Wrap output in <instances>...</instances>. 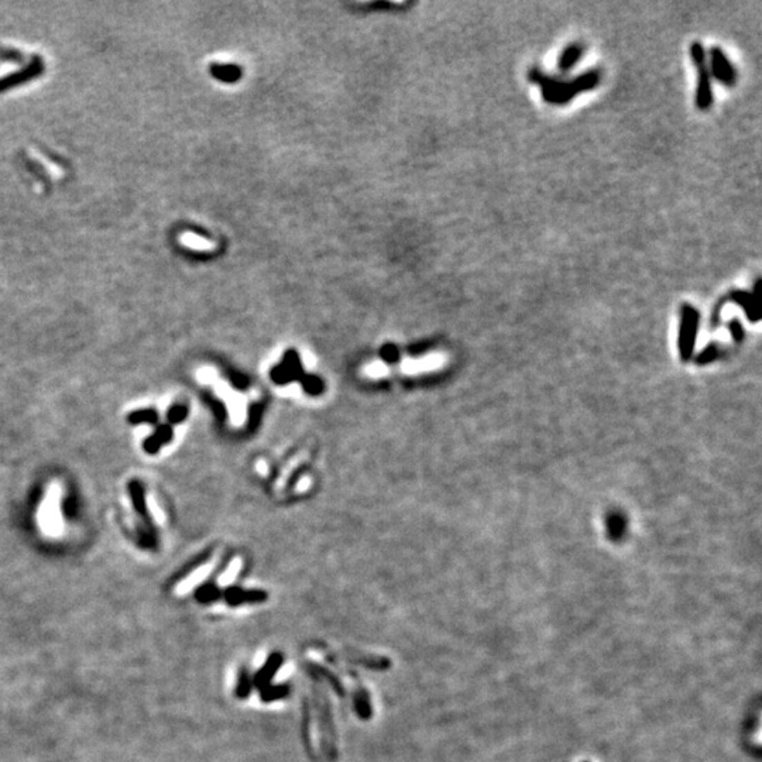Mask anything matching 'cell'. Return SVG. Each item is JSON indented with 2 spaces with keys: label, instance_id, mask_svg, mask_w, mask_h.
Here are the masks:
<instances>
[{
  "label": "cell",
  "instance_id": "obj_10",
  "mask_svg": "<svg viewBox=\"0 0 762 762\" xmlns=\"http://www.w3.org/2000/svg\"><path fill=\"white\" fill-rule=\"evenodd\" d=\"M185 414V408H175L173 412H171V420H178L181 418L182 416Z\"/></svg>",
  "mask_w": 762,
  "mask_h": 762
},
{
  "label": "cell",
  "instance_id": "obj_7",
  "mask_svg": "<svg viewBox=\"0 0 762 762\" xmlns=\"http://www.w3.org/2000/svg\"><path fill=\"white\" fill-rule=\"evenodd\" d=\"M728 300L733 301L737 305H740L745 311L747 316L750 318L751 321H754V322L758 321V318H759V298L758 297H755L754 294H751L748 291L736 290V291H732L727 295L725 301H728Z\"/></svg>",
  "mask_w": 762,
  "mask_h": 762
},
{
  "label": "cell",
  "instance_id": "obj_5",
  "mask_svg": "<svg viewBox=\"0 0 762 762\" xmlns=\"http://www.w3.org/2000/svg\"><path fill=\"white\" fill-rule=\"evenodd\" d=\"M681 349L685 356L689 355L692 344L694 342V335L698 324V312L689 304H685L681 311Z\"/></svg>",
  "mask_w": 762,
  "mask_h": 762
},
{
  "label": "cell",
  "instance_id": "obj_4",
  "mask_svg": "<svg viewBox=\"0 0 762 762\" xmlns=\"http://www.w3.org/2000/svg\"><path fill=\"white\" fill-rule=\"evenodd\" d=\"M707 57L712 79H716L719 84L727 88L734 86L737 82V70L734 63L727 57V54L719 46H714L710 48Z\"/></svg>",
  "mask_w": 762,
  "mask_h": 762
},
{
  "label": "cell",
  "instance_id": "obj_6",
  "mask_svg": "<svg viewBox=\"0 0 762 762\" xmlns=\"http://www.w3.org/2000/svg\"><path fill=\"white\" fill-rule=\"evenodd\" d=\"M586 52V46L583 43H579V41H575V43H570L559 55L558 58V70L562 72V74H567L570 72L572 70H574L579 61L583 58Z\"/></svg>",
  "mask_w": 762,
  "mask_h": 762
},
{
  "label": "cell",
  "instance_id": "obj_1",
  "mask_svg": "<svg viewBox=\"0 0 762 762\" xmlns=\"http://www.w3.org/2000/svg\"><path fill=\"white\" fill-rule=\"evenodd\" d=\"M528 81L541 88V97L551 106H566L582 93L596 89L601 84V71L589 70L575 78H563L545 74L536 67L528 71Z\"/></svg>",
  "mask_w": 762,
  "mask_h": 762
},
{
  "label": "cell",
  "instance_id": "obj_3",
  "mask_svg": "<svg viewBox=\"0 0 762 762\" xmlns=\"http://www.w3.org/2000/svg\"><path fill=\"white\" fill-rule=\"evenodd\" d=\"M61 496L62 487L58 482L48 485L44 498L37 511V522L43 534L48 536H59L63 531V521L61 514Z\"/></svg>",
  "mask_w": 762,
  "mask_h": 762
},
{
  "label": "cell",
  "instance_id": "obj_8",
  "mask_svg": "<svg viewBox=\"0 0 762 762\" xmlns=\"http://www.w3.org/2000/svg\"><path fill=\"white\" fill-rule=\"evenodd\" d=\"M212 566H213L212 563H206V565H204L202 567L194 570L193 574H190L186 579H184L182 582L178 583V586H177V589H175L177 594H185L186 592H189L190 589H193L197 583H199V582L209 574V572L212 570Z\"/></svg>",
  "mask_w": 762,
  "mask_h": 762
},
{
  "label": "cell",
  "instance_id": "obj_2",
  "mask_svg": "<svg viewBox=\"0 0 762 762\" xmlns=\"http://www.w3.org/2000/svg\"><path fill=\"white\" fill-rule=\"evenodd\" d=\"M690 59L697 71V86L694 105L697 110L707 112L713 106V88H712V75L709 71L707 52L705 46L701 41H693L690 44Z\"/></svg>",
  "mask_w": 762,
  "mask_h": 762
},
{
  "label": "cell",
  "instance_id": "obj_9",
  "mask_svg": "<svg viewBox=\"0 0 762 762\" xmlns=\"http://www.w3.org/2000/svg\"><path fill=\"white\" fill-rule=\"evenodd\" d=\"M146 502H147V507H148V510H150V513H151V514H153V517L155 518V521H158V522H160V524H163V522H164V520H166V517H164V514H163V511L160 510V508H158V505H157V502H155V500L153 498V496H151V494H148V496H147V500H146Z\"/></svg>",
  "mask_w": 762,
  "mask_h": 762
}]
</instances>
